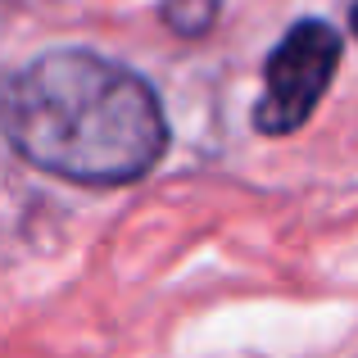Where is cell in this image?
Listing matches in <instances>:
<instances>
[{
    "instance_id": "1",
    "label": "cell",
    "mask_w": 358,
    "mask_h": 358,
    "mask_svg": "<svg viewBox=\"0 0 358 358\" xmlns=\"http://www.w3.org/2000/svg\"><path fill=\"white\" fill-rule=\"evenodd\" d=\"M0 136L23 164L91 191L131 186L168 155V114L136 69L59 45L0 73Z\"/></svg>"
},
{
    "instance_id": "2",
    "label": "cell",
    "mask_w": 358,
    "mask_h": 358,
    "mask_svg": "<svg viewBox=\"0 0 358 358\" xmlns=\"http://www.w3.org/2000/svg\"><path fill=\"white\" fill-rule=\"evenodd\" d=\"M345 59V36L327 18H299L263 59V96L254 105L259 136H290L317 114Z\"/></svg>"
},
{
    "instance_id": "3",
    "label": "cell",
    "mask_w": 358,
    "mask_h": 358,
    "mask_svg": "<svg viewBox=\"0 0 358 358\" xmlns=\"http://www.w3.org/2000/svg\"><path fill=\"white\" fill-rule=\"evenodd\" d=\"M222 0H164L159 5V18L173 27L177 36H204L218 18Z\"/></svg>"
},
{
    "instance_id": "4",
    "label": "cell",
    "mask_w": 358,
    "mask_h": 358,
    "mask_svg": "<svg viewBox=\"0 0 358 358\" xmlns=\"http://www.w3.org/2000/svg\"><path fill=\"white\" fill-rule=\"evenodd\" d=\"M350 32L358 36V0H350Z\"/></svg>"
}]
</instances>
